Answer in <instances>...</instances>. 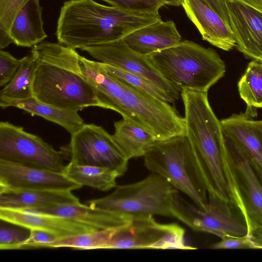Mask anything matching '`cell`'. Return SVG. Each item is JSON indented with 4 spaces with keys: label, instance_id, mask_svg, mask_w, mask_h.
Instances as JSON below:
<instances>
[{
    "label": "cell",
    "instance_id": "obj_1",
    "mask_svg": "<svg viewBox=\"0 0 262 262\" xmlns=\"http://www.w3.org/2000/svg\"><path fill=\"white\" fill-rule=\"evenodd\" d=\"M79 67L95 93L98 106L113 110L151 133L157 141L185 135L184 117L170 103L111 75L99 61L79 56Z\"/></svg>",
    "mask_w": 262,
    "mask_h": 262
},
{
    "label": "cell",
    "instance_id": "obj_2",
    "mask_svg": "<svg viewBox=\"0 0 262 262\" xmlns=\"http://www.w3.org/2000/svg\"><path fill=\"white\" fill-rule=\"evenodd\" d=\"M160 20L159 12H133L93 0H69L61 7L56 35L59 43L80 49L122 39Z\"/></svg>",
    "mask_w": 262,
    "mask_h": 262
},
{
    "label": "cell",
    "instance_id": "obj_3",
    "mask_svg": "<svg viewBox=\"0 0 262 262\" xmlns=\"http://www.w3.org/2000/svg\"><path fill=\"white\" fill-rule=\"evenodd\" d=\"M37 61L33 97L39 101L69 111L98 106L94 90L79 67L80 55L59 43L42 41L33 47Z\"/></svg>",
    "mask_w": 262,
    "mask_h": 262
},
{
    "label": "cell",
    "instance_id": "obj_4",
    "mask_svg": "<svg viewBox=\"0 0 262 262\" xmlns=\"http://www.w3.org/2000/svg\"><path fill=\"white\" fill-rule=\"evenodd\" d=\"M186 136L208 188V196L232 202L224 164L225 146L221 121L209 103L207 92H181Z\"/></svg>",
    "mask_w": 262,
    "mask_h": 262
},
{
    "label": "cell",
    "instance_id": "obj_5",
    "mask_svg": "<svg viewBox=\"0 0 262 262\" xmlns=\"http://www.w3.org/2000/svg\"><path fill=\"white\" fill-rule=\"evenodd\" d=\"M163 77L180 92H208L226 72V64L213 49L189 40L147 56Z\"/></svg>",
    "mask_w": 262,
    "mask_h": 262
},
{
    "label": "cell",
    "instance_id": "obj_6",
    "mask_svg": "<svg viewBox=\"0 0 262 262\" xmlns=\"http://www.w3.org/2000/svg\"><path fill=\"white\" fill-rule=\"evenodd\" d=\"M143 158L148 170L164 178L198 207L206 209L207 186L186 135L156 141Z\"/></svg>",
    "mask_w": 262,
    "mask_h": 262
},
{
    "label": "cell",
    "instance_id": "obj_7",
    "mask_svg": "<svg viewBox=\"0 0 262 262\" xmlns=\"http://www.w3.org/2000/svg\"><path fill=\"white\" fill-rule=\"evenodd\" d=\"M178 192L164 178L151 172L139 181L116 185L111 193L87 203L93 207L133 217L155 215L173 217V202Z\"/></svg>",
    "mask_w": 262,
    "mask_h": 262
},
{
    "label": "cell",
    "instance_id": "obj_8",
    "mask_svg": "<svg viewBox=\"0 0 262 262\" xmlns=\"http://www.w3.org/2000/svg\"><path fill=\"white\" fill-rule=\"evenodd\" d=\"M224 137L231 201L245 217L254 249H262V181L240 148L224 133Z\"/></svg>",
    "mask_w": 262,
    "mask_h": 262
},
{
    "label": "cell",
    "instance_id": "obj_9",
    "mask_svg": "<svg viewBox=\"0 0 262 262\" xmlns=\"http://www.w3.org/2000/svg\"><path fill=\"white\" fill-rule=\"evenodd\" d=\"M173 218L192 230L211 233L221 238L225 235L244 236L248 233L245 217L232 202L208 196L206 209L199 208L183 198L178 192L172 208Z\"/></svg>",
    "mask_w": 262,
    "mask_h": 262
},
{
    "label": "cell",
    "instance_id": "obj_10",
    "mask_svg": "<svg viewBox=\"0 0 262 262\" xmlns=\"http://www.w3.org/2000/svg\"><path fill=\"white\" fill-rule=\"evenodd\" d=\"M70 143L60 150L66 160L79 165L105 167L122 176L128 169L129 160L113 136L95 124H84L71 134Z\"/></svg>",
    "mask_w": 262,
    "mask_h": 262
},
{
    "label": "cell",
    "instance_id": "obj_11",
    "mask_svg": "<svg viewBox=\"0 0 262 262\" xmlns=\"http://www.w3.org/2000/svg\"><path fill=\"white\" fill-rule=\"evenodd\" d=\"M184 235V229L176 223H160L154 216L134 217L114 229L105 249H195L185 245Z\"/></svg>",
    "mask_w": 262,
    "mask_h": 262
},
{
    "label": "cell",
    "instance_id": "obj_12",
    "mask_svg": "<svg viewBox=\"0 0 262 262\" xmlns=\"http://www.w3.org/2000/svg\"><path fill=\"white\" fill-rule=\"evenodd\" d=\"M64 155L39 137L9 122L0 123V160L62 173Z\"/></svg>",
    "mask_w": 262,
    "mask_h": 262
},
{
    "label": "cell",
    "instance_id": "obj_13",
    "mask_svg": "<svg viewBox=\"0 0 262 262\" xmlns=\"http://www.w3.org/2000/svg\"><path fill=\"white\" fill-rule=\"evenodd\" d=\"M80 50L87 52L100 62L148 79L167 94L174 102L180 99V91L163 77L150 63L147 56L133 51L123 38L84 47Z\"/></svg>",
    "mask_w": 262,
    "mask_h": 262
},
{
    "label": "cell",
    "instance_id": "obj_14",
    "mask_svg": "<svg viewBox=\"0 0 262 262\" xmlns=\"http://www.w3.org/2000/svg\"><path fill=\"white\" fill-rule=\"evenodd\" d=\"M82 186L63 173L0 160V192L25 190L72 191Z\"/></svg>",
    "mask_w": 262,
    "mask_h": 262
},
{
    "label": "cell",
    "instance_id": "obj_15",
    "mask_svg": "<svg viewBox=\"0 0 262 262\" xmlns=\"http://www.w3.org/2000/svg\"><path fill=\"white\" fill-rule=\"evenodd\" d=\"M225 1L237 50L262 62V12L237 1Z\"/></svg>",
    "mask_w": 262,
    "mask_h": 262
},
{
    "label": "cell",
    "instance_id": "obj_16",
    "mask_svg": "<svg viewBox=\"0 0 262 262\" xmlns=\"http://www.w3.org/2000/svg\"><path fill=\"white\" fill-rule=\"evenodd\" d=\"M220 121L224 133L242 151L262 181V120L241 113Z\"/></svg>",
    "mask_w": 262,
    "mask_h": 262
},
{
    "label": "cell",
    "instance_id": "obj_17",
    "mask_svg": "<svg viewBox=\"0 0 262 262\" xmlns=\"http://www.w3.org/2000/svg\"><path fill=\"white\" fill-rule=\"evenodd\" d=\"M182 6L204 40L226 51L236 47L231 29L212 9L200 0H182Z\"/></svg>",
    "mask_w": 262,
    "mask_h": 262
},
{
    "label": "cell",
    "instance_id": "obj_18",
    "mask_svg": "<svg viewBox=\"0 0 262 262\" xmlns=\"http://www.w3.org/2000/svg\"><path fill=\"white\" fill-rule=\"evenodd\" d=\"M0 219L29 230L37 229L51 233L58 238L96 231L67 218L23 210L0 208Z\"/></svg>",
    "mask_w": 262,
    "mask_h": 262
},
{
    "label": "cell",
    "instance_id": "obj_19",
    "mask_svg": "<svg viewBox=\"0 0 262 262\" xmlns=\"http://www.w3.org/2000/svg\"><path fill=\"white\" fill-rule=\"evenodd\" d=\"M23 210L67 218L96 231L120 227L127 224L133 218L112 211L82 204L80 202Z\"/></svg>",
    "mask_w": 262,
    "mask_h": 262
},
{
    "label": "cell",
    "instance_id": "obj_20",
    "mask_svg": "<svg viewBox=\"0 0 262 262\" xmlns=\"http://www.w3.org/2000/svg\"><path fill=\"white\" fill-rule=\"evenodd\" d=\"M123 39L135 52L148 56L176 45L182 37L173 21L160 20L133 31Z\"/></svg>",
    "mask_w": 262,
    "mask_h": 262
},
{
    "label": "cell",
    "instance_id": "obj_21",
    "mask_svg": "<svg viewBox=\"0 0 262 262\" xmlns=\"http://www.w3.org/2000/svg\"><path fill=\"white\" fill-rule=\"evenodd\" d=\"M79 203L71 191L25 190L0 192V208L16 210L49 207Z\"/></svg>",
    "mask_w": 262,
    "mask_h": 262
},
{
    "label": "cell",
    "instance_id": "obj_22",
    "mask_svg": "<svg viewBox=\"0 0 262 262\" xmlns=\"http://www.w3.org/2000/svg\"><path fill=\"white\" fill-rule=\"evenodd\" d=\"M42 10L39 0H30L21 8L10 29V36L14 43L19 47H32L47 38Z\"/></svg>",
    "mask_w": 262,
    "mask_h": 262
},
{
    "label": "cell",
    "instance_id": "obj_23",
    "mask_svg": "<svg viewBox=\"0 0 262 262\" xmlns=\"http://www.w3.org/2000/svg\"><path fill=\"white\" fill-rule=\"evenodd\" d=\"M0 106L6 108L15 107L32 115H37L57 124L70 134L83 125L82 118L77 111L61 109L41 102L33 96L27 99L0 102Z\"/></svg>",
    "mask_w": 262,
    "mask_h": 262
},
{
    "label": "cell",
    "instance_id": "obj_24",
    "mask_svg": "<svg viewBox=\"0 0 262 262\" xmlns=\"http://www.w3.org/2000/svg\"><path fill=\"white\" fill-rule=\"evenodd\" d=\"M114 125L113 137L129 160L143 157L157 141L151 133L128 119L123 118Z\"/></svg>",
    "mask_w": 262,
    "mask_h": 262
},
{
    "label": "cell",
    "instance_id": "obj_25",
    "mask_svg": "<svg viewBox=\"0 0 262 262\" xmlns=\"http://www.w3.org/2000/svg\"><path fill=\"white\" fill-rule=\"evenodd\" d=\"M62 173L82 185L106 191L115 188L118 173L111 169L93 166L79 165L69 162Z\"/></svg>",
    "mask_w": 262,
    "mask_h": 262
},
{
    "label": "cell",
    "instance_id": "obj_26",
    "mask_svg": "<svg viewBox=\"0 0 262 262\" xmlns=\"http://www.w3.org/2000/svg\"><path fill=\"white\" fill-rule=\"evenodd\" d=\"M37 61L32 55L24 60L11 81L0 91V102L23 100L33 96Z\"/></svg>",
    "mask_w": 262,
    "mask_h": 262
},
{
    "label": "cell",
    "instance_id": "obj_27",
    "mask_svg": "<svg viewBox=\"0 0 262 262\" xmlns=\"http://www.w3.org/2000/svg\"><path fill=\"white\" fill-rule=\"evenodd\" d=\"M237 86L240 97L247 104L246 113L251 116L253 109L262 108V62L250 61Z\"/></svg>",
    "mask_w": 262,
    "mask_h": 262
},
{
    "label": "cell",
    "instance_id": "obj_28",
    "mask_svg": "<svg viewBox=\"0 0 262 262\" xmlns=\"http://www.w3.org/2000/svg\"><path fill=\"white\" fill-rule=\"evenodd\" d=\"M114 229L98 230L58 238L51 243L32 245L29 249L62 247L78 250L105 249Z\"/></svg>",
    "mask_w": 262,
    "mask_h": 262
},
{
    "label": "cell",
    "instance_id": "obj_29",
    "mask_svg": "<svg viewBox=\"0 0 262 262\" xmlns=\"http://www.w3.org/2000/svg\"><path fill=\"white\" fill-rule=\"evenodd\" d=\"M99 64L106 72L128 85L164 101L174 102L167 94L148 79L102 62L99 61Z\"/></svg>",
    "mask_w": 262,
    "mask_h": 262
},
{
    "label": "cell",
    "instance_id": "obj_30",
    "mask_svg": "<svg viewBox=\"0 0 262 262\" xmlns=\"http://www.w3.org/2000/svg\"><path fill=\"white\" fill-rule=\"evenodd\" d=\"M30 0H0V48L11 43L9 31L11 25L21 8Z\"/></svg>",
    "mask_w": 262,
    "mask_h": 262
},
{
    "label": "cell",
    "instance_id": "obj_31",
    "mask_svg": "<svg viewBox=\"0 0 262 262\" xmlns=\"http://www.w3.org/2000/svg\"><path fill=\"white\" fill-rule=\"evenodd\" d=\"M111 6L133 12L156 13L167 0H101Z\"/></svg>",
    "mask_w": 262,
    "mask_h": 262
},
{
    "label": "cell",
    "instance_id": "obj_32",
    "mask_svg": "<svg viewBox=\"0 0 262 262\" xmlns=\"http://www.w3.org/2000/svg\"><path fill=\"white\" fill-rule=\"evenodd\" d=\"M12 224V223H11ZM30 230L14 224L6 225L1 223L0 249L7 246L21 244L30 236Z\"/></svg>",
    "mask_w": 262,
    "mask_h": 262
},
{
    "label": "cell",
    "instance_id": "obj_33",
    "mask_svg": "<svg viewBox=\"0 0 262 262\" xmlns=\"http://www.w3.org/2000/svg\"><path fill=\"white\" fill-rule=\"evenodd\" d=\"M24 60L17 59L9 52L0 51V86L7 85L13 78Z\"/></svg>",
    "mask_w": 262,
    "mask_h": 262
},
{
    "label": "cell",
    "instance_id": "obj_34",
    "mask_svg": "<svg viewBox=\"0 0 262 262\" xmlns=\"http://www.w3.org/2000/svg\"><path fill=\"white\" fill-rule=\"evenodd\" d=\"M58 238L55 235L42 230H30L28 238L21 244L5 246L0 249L3 250H23L29 249L32 245L52 242Z\"/></svg>",
    "mask_w": 262,
    "mask_h": 262
},
{
    "label": "cell",
    "instance_id": "obj_35",
    "mask_svg": "<svg viewBox=\"0 0 262 262\" xmlns=\"http://www.w3.org/2000/svg\"><path fill=\"white\" fill-rule=\"evenodd\" d=\"M209 248L212 249H254L247 234L239 236L225 235L220 241L210 245Z\"/></svg>",
    "mask_w": 262,
    "mask_h": 262
},
{
    "label": "cell",
    "instance_id": "obj_36",
    "mask_svg": "<svg viewBox=\"0 0 262 262\" xmlns=\"http://www.w3.org/2000/svg\"><path fill=\"white\" fill-rule=\"evenodd\" d=\"M215 11L231 28L228 10L225 0H200ZM182 0H167V5L179 6Z\"/></svg>",
    "mask_w": 262,
    "mask_h": 262
},
{
    "label": "cell",
    "instance_id": "obj_37",
    "mask_svg": "<svg viewBox=\"0 0 262 262\" xmlns=\"http://www.w3.org/2000/svg\"><path fill=\"white\" fill-rule=\"evenodd\" d=\"M252 7L262 12V0H233Z\"/></svg>",
    "mask_w": 262,
    "mask_h": 262
}]
</instances>
